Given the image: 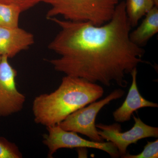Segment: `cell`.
<instances>
[{"instance_id":"cell-1","label":"cell","mask_w":158,"mask_h":158,"mask_svg":"<svg viewBox=\"0 0 158 158\" xmlns=\"http://www.w3.org/2000/svg\"><path fill=\"white\" fill-rule=\"evenodd\" d=\"M51 20L61 30L48 45L60 57L49 62L65 75L106 87L116 83L124 88L126 76L144 62V50L130 38L132 27L124 1L118 3L113 17L102 25L56 17Z\"/></svg>"},{"instance_id":"cell-2","label":"cell","mask_w":158,"mask_h":158,"mask_svg":"<svg viewBox=\"0 0 158 158\" xmlns=\"http://www.w3.org/2000/svg\"><path fill=\"white\" fill-rule=\"evenodd\" d=\"M104 93L97 83L65 75L54 92L35 98L32 106L34 121L46 127L59 124L71 113L100 98Z\"/></svg>"},{"instance_id":"cell-3","label":"cell","mask_w":158,"mask_h":158,"mask_svg":"<svg viewBox=\"0 0 158 158\" xmlns=\"http://www.w3.org/2000/svg\"><path fill=\"white\" fill-rule=\"evenodd\" d=\"M121 0H43L50 6L46 14L51 19L62 16L66 20L101 26L113 17Z\"/></svg>"},{"instance_id":"cell-4","label":"cell","mask_w":158,"mask_h":158,"mask_svg":"<svg viewBox=\"0 0 158 158\" xmlns=\"http://www.w3.org/2000/svg\"><path fill=\"white\" fill-rule=\"evenodd\" d=\"M124 90L116 89L98 102L91 103L71 113L59 124L63 130L80 133L87 136L92 141L103 142V139L99 135L96 127L95 119L99 111L112 101L121 98L124 95Z\"/></svg>"},{"instance_id":"cell-5","label":"cell","mask_w":158,"mask_h":158,"mask_svg":"<svg viewBox=\"0 0 158 158\" xmlns=\"http://www.w3.org/2000/svg\"><path fill=\"white\" fill-rule=\"evenodd\" d=\"M48 133L43 135V143L48 149V156L60 148H88L101 150L107 153L113 158L119 156L118 150L112 142H96L81 138L77 133L63 130L59 124L47 127Z\"/></svg>"},{"instance_id":"cell-6","label":"cell","mask_w":158,"mask_h":158,"mask_svg":"<svg viewBox=\"0 0 158 158\" xmlns=\"http://www.w3.org/2000/svg\"><path fill=\"white\" fill-rule=\"evenodd\" d=\"M135 124L129 131L123 132L121 125L118 123L106 125L96 124L98 128L99 135L103 140L110 141L114 144L122 158L127 154L128 147L130 144H136L139 140L153 137L158 138V128L150 126L144 123L139 117L133 115Z\"/></svg>"},{"instance_id":"cell-7","label":"cell","mask_w":158,"mask_h":158,"mask_svg":"<svg viewBox=\"0 0 158 158\" xmlns=\"http://www.w3.org/2000/svg\"><path fill=\"white\" fill-rule=\"evenodd\" d=\"M16 70L9 58L1 57L0 61V117H6L22 110L26 97L16 88Z\"/></svg>"},{"instance_id":"cell-8","label":"cell","mask_w":158,"mask_h":158,"mask_svg":"<svg viewBox=\"0 0 158 158\" xmlns=\"http://www.w3.org/2000/svg\"><path fill=\"white\" fill-rule=\"evenodd\" d=\"M34 43L33 34L21 28L0 27V56L12 58Z\"/></svg>"},{"instance_id":"cell-9","label":"cell","mask_w":158,"mask_h":158,"mask_svg":"<svg viewBox=\"0 0 158 158\" xmlns=\"http://www.w3.org/2000/svg\"><path fill=\"white\" fill-rule=\"evenodd\" d=\"M132 84L125 100L121 106L113 113L114 120L116 122L124 123L129 121L134 112L138 109L146 107L157 108V103L145 99L140 94L137 84V68L131 73Z\"/></svg>"},{"instance_id":"cell-10","label":"cell","mask_w":158,"mask_h":158,"mask_svg":"<svg viewBox=\"0 0 158 158\" xmlns=\"http://www.w3.org/2000/svg\"><path fill=\"white\" fill-rule=\"evenodd\" d=\"M144 16L141 24L130 34L132 42L141 47L158 33V7H154Z\"/></svg>"},{"instance_id":"cell-11","label":"cell","mask_w":158,"mask_h":158,"mask_svg":"<svg viewBox=\"0 0 158 158\" xmlns=\"http://www.w3.org/2000/svg\"><path fill=\"white\" fill-rule=\"evenodd\" d=\"M126 12L132 27H136L140 20L156 6L153 0H127Z\"/></svg>"},{"instance_id":"cell-12","label":"cell","mask_w":158,"mask_h":158,"mask_svg":"<svg viewBox=\"0 0 158 158\" xmlns=\"http://www.w3.org/2000/svg\"><path fill=\"white\" fill-rule=\"evenodd\" d=\"M22 12L17 6L0 3V27L13 28L19 27L20 15Z\"/></svg>"},{"instance_id":"cell-13","label":"cell","mask_w":158,"mask_h":158,"mask_svg":"<svg viewBox=\"0 0 158 158\" xmlns=\"http://www.w3.org/2000/svg\"><path fill=\"white\" fill-rule=\"evenodd\" d=\"M21 158L22 154L15 143L0 137V158Z\"/></svg>"},{"instance_id":"cell-14","label":"cell","mask_w":158,"mask_h":158,"mask_svg":"<svg viewBox=\"0 0 158 158\" xmlns=\"http://www.w3.org/2000/svg\"><path fill=\"white\" fill-rule=\"evenodd\" d=\"M124 158H158V140L153 141H148L144 146L143 151L139 154L131 155L126 154Z\"/></svg>"},{"instance_id":"cell-15","label":"cell","mask_w":158,"mask_h":158,"mask_svg":"<svg viewBox=\"0 0 158 158\" xmlns=\"http://www.w3.org/2000/svg\"><path fill=\"white\" fill-rule=\"evenodd\" d=\"M43 0H0V3L17 6L22 12L33 8Z\"/></svg>"},{"instance_id":"cell-16","label":"cell","mask_w":158,"mask_h":158,"mask_svg":"<svg viewBox=\"0 0 158 158\" xmlns=\"http://www.w3.org/2000/svg\"><path fill=\"white\" fill-rule=\"evenodd\" d=\"M156 6L158 7V0H153Z\"/></svg>"},{"instance_id":"cell-17","label":"cell","mask_w":158,"mask_h":158,"mask_svg":"<svg viewBox=\"0 0 158 158\" xmlns=\"http://www.w3.org/2000/svg\"><path fill=\"white\" fill-rule=\"evenodd\" d=\"M1 57H2V56H0V61H1Z\"/></svg>"}]
</instances>
